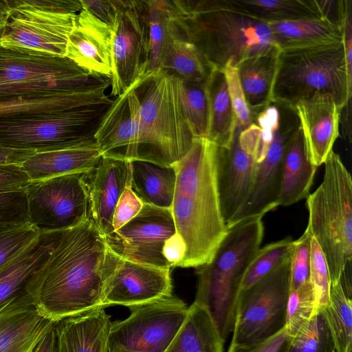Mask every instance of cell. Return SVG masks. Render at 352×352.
Returning <instances> with one entry per match:
<instances>
[{
    "label": "cell",
    "mask_w": 352,
    "mask_h": 352,
    "mask_svg": "<svg viewBox=\"0 0 352 352\" xmlns=\"http://www.w3.org/2000/svg\"><path fill=\"white\" fill-rule=\"evenodd\" d=\"M114 30L87 10L76 16L65 57L92 74L110 78Z\"/></svg>",
    "instance_id": "21"
},
{
    "label": "cell",
    "mask_w": 352,
    "mask_h": 352,
    "mask_svg": "<svg viewBox=\"0 0 352 352\" xmlns=\"http://www.w3.org/2000/svg\"><path fill=\"white\" fill-rule=\"evenodd\" d=\"M143 204L144 203L131 190V186L126 188L114 210L112 220L113 232L136 216Z\"/></svg>",
    "instance_id": "47"
},
{
    "label": "cell",
    "mask_w": 352,
    "mask_h": 352,
    "mask_svg": "<svg viewBox=\"0 0 352 352\" xmlns=\"http://www.w3.org/2000/svg\"><path fill=\"white\" fill-rule=\"evenodd\" d=\"M177 24L212 68L279 53L268 24L220 0H173Z\"/></svg>",
    "instance_id": "3"
},
{
    "label": "cell",
    "mask_w": 352,
    "mask_h": 352,
    "mask_svg": "<svg viewBox=\"0 0 352 352\" xmlns=\"http://www.w3.org/2000/svg\"><path fill=\"white\" fill-rule=\"evenodd\" d=\"M280 52L340 43L342 30L322 18L267 23Z\"/></svg>",
    "instance_id": "29"
},
{
    "label": "cell",
    "mask_w": 352,
    "mask_h": 352,
    "mask_svg": "<svg viewBox=\"0 0 352 352\" xmlns=\"http://www.w3.org/2000/svg\"><path fill=\"white\" fill-rule=\"evenodd\" d=\"M28 222L25 188L0 191V230L20 227Z\"/></svg>",
    "instance_id": "43"
},
{
    "label": "cell",
    "mask_w": 352,
    "mask_h": 352,
    "mask_svg": "<svg viewBox=\"0 0 352 352\" xmlns=\"http://www.w3.org/2000/svg\"><path fill=\"white\" fill-rule=\"evenodd\" d=\"M36 152L0 147V164H21Z\"/></svg>",
    "instance_id": "54"
},
{
    "label": "cell",
    "mask_w": 352,
    "mask_h": 352,
    "mask_svg": "<svg viewBox=\"0 0 352 352\" xmlns=\"http://www.w3.org/2000/svg\"><path fill=\"white\" fill-rule=\"evenodd\" d=\"M121 258L87 219L55 233L52 248L28 287L33 303L58 321L102 307L104 288ZM104 308V307H103Z\"/></svg>",
    "instance_id": "1"
},
{
    "label": "cell",
    "mask_w": 352,
    "mask_h": 352,
    "mask_svg": "<svg viewBox=\"0 0 352 352\" xmlns=\"http://www.w3.org/2000/svg\"><path fill=\"white\" fill-rule=\"evenodd\" d=\"M149 33V64L148 72L159 69L165 50L178 28L173 1H146Z\"/></svg>",
    "instance_id": "36"
},
{
    "label": "cell",
    "mask_w": 352,
    "mask_h": 352,
    "mask_svg": "<svg viewBox=\"0 0 352 352\" xmlns=\"http://www.w3.org/2000/svg\"><path fill=\"white\" fill-rule=\"evenodd\" d=\"M218 146L195 138L175 164L176 184L171 212L176 233L186 245L180 267L209 263L225 236L217 183Z\"/></svg>",
    "instance_id": "2"
},
{
    "label": "cell",
    "mask_w": 352,
    "mask_h": 352,
    "mask_svg": "<svg viewBox=\"0 0 352 352\" xmlns=\"http://www.w3.org/2000/svg\"><path fill=\"white\" fill-rule=\"evenodd\" d=\"M186 252V245L182 236L175 233L166 240L162 254L171 267H178L183 261Z\"/></svg>",
    "instance_id": "53"
},
{
    "label": "cell",
    "mask_w": 352,
    "mask_h": 352,
    "mask_svg": "<svg viewBox=\"0 0 352 352\" xmlns=\"http://www.w3.org/2000/svg\"><path fill=\"white\" fill-rule=\"evenodd\" d=\"M6 16L3 19H0V36L1 34L2 30H3L4 25H5Z\"/></svg>",
    "instance_id": "57"
},
{
    "label": "cell",
    "mask_w": 352,
    "mask_h": 352,
    "mask_svg": "<svg viewBox=\"0 0 352 352\" xmlns=\"http://www.w3.org/2000/svg\"><path fill=\"white\" fill-rule=\"evenodd\" d=\"M56 322L38 311L30 295L11 303L0 311V352H32Z\"/></svg>",
    "instance_id": "24"
},
{
    "label": "cell",
    "mask_w": 352,
    "mask_h": 352,
    "mask_svg": "<svg viewBox=\"0 0 352 352\" xmlns=\"http://www.w3.org/2000/svg\"><path fill=\"white\" fill-rule=\"evenodd\" d=\"M278 54L253 57L237 65L241 85L252 121L272 102Z\"/></svg>",
    "instance_id": "30"
},
{
    "label": "cell",
    "mask_w": 352,
    "mask_h": 352,
    "mask_svg": "<svg viewBox=\"0 0 352 352\" xmlns=\"http://www.w3.org/2000/svg\"><path fill=\"white\" fill-rule=\"evenodd\" d=\"M30 182L21 164H0V191L25 188Z\"/></svg>",
    "instance_id": "50"
},
{
    "label": "cell",
    "mask_w": 352,
    "mask_h": 352,
    "mask_svg": "<svg viewBox=\"0 0 352 352\" xmlns=\"http://www.w3.org/2000/svg\"><path fill=\"white\" fill-rule=\"evenodd\" d=\"M81 10L80 0H10L0 45L65 56Z\"/></svg>",
    "instance_id": "10"
},
{
    "label": "cell",
    "mask_w": 352,
    "mask_h": 352,
    "mask_svg": "<svg viewBox=\"0 0 352 352\" xmlns=\"http://www.w3.org/2000/svg\"><path fill=\"white\" fill-rule=\"evenodd\" d=\"M320 16L331 23L342 28L346 1L316 0Z\"/></svg>",
    "instance_id": "52"
},
{
    "label": "cell",
    "mask_w": 352,
    "mask_h": 352,
    "mask_svg": "<svg viewBox=\"0 0 352 352\" xmlns=\"http://www.w3.org/2000/svg\"><path fill=\"white\" fill-rule=\"evenodd\" d=\"M175 233L170 208L144 204L136 216L105 237L111 250L122 259L170 269L162 250Z\"/></svg>",
    "instance_id": "15"
},
{
    "label": "cell",
    "mask_w": 352,
    "mask_h": 352,
    "mask_svg": "<svg viewBox=\"0 0 352 352\" xmlns=\"http://www.w3.org/2000/svg\"><path fill=\"white\" fill-rule=\"evenodd\" d=\"M310 277L317 307H324L329 302L330 277L326 259L313 236L310 243Z\"/></svg>",
    "instance_id": "45"
},
{
    "label": "cell",
    "mask_w": 352,
    "mask_h": 352,
    "mask_svg": "<svg viewBox=\"0 0 352 352\" xmlns=\"http://www.w3.org/2000/svg\"><path fill=\"white\" fill-rule=\"evenodd\" d=\"M41 234L30 223L0 230V272Z\"/></svg>",
    "instance_id": "42"
},
{
    "label": "cell",
    "mask_w": 352,
    "mask_h": 352,
    "mask_svg": "<svg viewBox=\"0 0 352 352\" xmlns=\"http://www.w3.org/2000/svg\"><path fill=\"white\" fill-rule=\"evenodd\" d=\"M278 104L280 118L273 140L265 157L255 164L247 199L227 227L248 217L264 216L278 207L283 155L289 142L300 126L295 109L285 104Z\"/></svg>",
    "instance_id": "16"
},
{
    "label": "cell",
    "mask_w": 352,
    "mask_h": 352,
    "mask_svg": "<svg viewBox=\"0 0 352 352\" xmlns=\"http://www.w3.org/2000/svg\"><path fill=\"white\" fill-rule=\"evenodd\" d=\"M352 1H346L343 23L342 25V45L349 82L352 87Z\"/></svg>",
    "instance_id": "51"
},
{
    "label": "cell",
    "mask_w": 352,
    "mask_h": 352,
    "mask_svg": "<svg viewBox=\"0 0 352 352\" xmlns=\"http://www.w3.org/2000/svg\"><path fill=\"white\" fill-rule=\"evenodd\" d=\"M292 253L263 278L239 291L231 345L258 344L285 328Z\"/></svg>",
    "instance_id": "11"
},
{
    "label": "cell",
    "mask_w": 352,
    "mask_h": 352,
    "mask_svg": "<svg viewBox=\"0 0 352 352\" xmlns=\"http://www.w3.org/2000/svg\"><path fill=\"white\" fill-rule=\"evenodd\" d=\"M287 352H336L322 308L292 337Z\"/></svg>",
    "instance_id": "39"
},
{
    "label": "cell",
    "mask_w": 352,
    "mask_h": 352,
    "mask_svg": "<svg viewBox=\"0 0 352 352\" xmlns=\"http://www.w3.org/2000/svg\"><path fill=\"white\" fill-rule=\"evenodd\" d=\"M54 349L55 333L54 325L37 343L32 352H54Z\"/></svg>",
    "instance_id": "55"
},
{
    "label": "cell",
    "mask_w": 352,
    "mask_h": 352,
    "mask_svg": "<svg viewBox=\"0 0 352 352\" xmlns=\"http://www.w3.org/2000/svg\"><path fill=\"white\" fill-rule=\"evenodd\" d=\"M232 10L265 23L322 18L316 0H220Z\"/></svg>",
    "instance_id": "35"
},
{
    "label": "cell",
    "mask_w": 352,
    "mask_h": 352,
    "mask_svg": "<svg viewBox=\"0 0 352 352\" xmlns=\"http://www.w3.org/2000/svg\"><path fill=\"white\" fill-rule=\"evenodd\" d=\"M223 344L207 309L193 302L166 352H223Z\"/></svg>",
    "instance_id": "32"
},
{
    "label": "cell",
    "mask_w": 352,
    "mask_h": 352,
    "mask_svg": "<svg viewBox=\"0 0 352 352\" xmlns=\"http://www.w3.org/2000/svg\"><path fill=\"white\" fill-rule=\"evenodd\" d=\"M149 55L146 1L122 0L112 43L111 96L120 95L147 72Z\"/></svg>",
    "instance_id": "14"
},
{
    "label": "cell",
    "mask_w": 352,
    "mask_h": 352,
    "mask_svg": "<svg viewBox=\"0 0 352 352\" xmlns=\"http://www.w3.org/2000/svg\"><path fill=\"white\" fill-rule=\"evenodd\" d=\"M56 232L42 234L0 272V311L30 295L28 285L50 252Z\"/></svg>",
    "instance_id": "27"
},
{
    "label": "cell",
    "mask_w": 352,
    "mask_h": 352,
    "mask_svg": "<svg viewBox=\"0 0 352 352\" xmlns=\"http://www.w3.org/2000/svg\"><path fill=\"white\" fill-rule=\"evenodd\" d=\"M130 309L127 318L111 323L107 352H166L188 307L172 295Z\"/></svg>",
    "instance_id": "12"
},
{
    "label": "cell",
    "mask_w": 352,
    "mask_h": 352,
    "mask_svg": "<svg viewBox=\"0 0 352 352\" xmlns=\"http://www.w3.org/2000/svg\"><path fill=\"white\" fill-rule=\"evenodd\" d=\"M316 170L299 126L283 155L278 206H289L307 198Z\"/></svg>",
    "instance_id": "28"
},
{
    "label": "cell",
    "mask_w": 352,
    "mask_h": 352,
    "mask_svg": "<svg viewBox=\"0 0 352 352\" xmlns=\"http://www.w3.org/2000/svg\"><path fill=\"white\" fill-rule=\"evenodd\" d=\"M131 188L146 204L170 208L173 204L176 170L144 161L131 162Z\"/></svg>",
    "instance_id": "31"
},
{
    "label": "cell",
    "mask_w": 352,
    "mask_h": 352,
    "mask_svg": "<svg viewBox=\"0 0 352 352\" xmlns=\"http://www.w3.org/2000/svg\"><path fill=\"white\" fill-rule=\"evenodd\" d=\"M107 82L109 77L90 74L65 56L0 45V98Z\"/></svg>",
    "instance_id": "9"
},
{
    "label": "cell",
    "mask_w": 352,
    "mask_h": 352,
    "mask_svg": "<svg viewBox=\"0 0 352 352\" xmlns=\"http://www.w3.org/2000/svg\"><path fill=\"white\" fill-rule=\"evenodd\" d=\"M170 269L121 259L107 280L102 307L123 305L129 309L172 296Z\"/></svg>",
    "instance_id": "18"
},
{
    "label": "cell",
    "mask_w": 352,
    "mask_h": 352,
    "mask_svg": "<svg viewBox=\"0 0 352 352\" xmlns=\"http://www.w3.org/2000/svg\"><path fill=\"white\" fill-rule=\"evenodd\" d=\"M222 71L225 75L229 98L236 120L243 129H246L253 121L241 85L238 68L228 64Z\"/></svg>",
    "instance_id": "46"
},
{
    "label": "cell",
    "mask_w": 352,
    "mask_h": 352,
    "mask_svg": "<svg viewBox=\"0 0 352 352\" xmlns=\"http://www.w3.org/2000/svg\"><path fill=\"white\" fill-rule=\"evenodd\" d=\"M131 162L102 156L94 168L83 173L87 219L105 236L113 232L114 210L126 188L131 186Z\"/></svg>",
    "instance_id": "19"
},
{
    "label": "cell",
    "mask_w": 352,
    "mask_h": 352,
    "mask_svg": "<svg viewBox=\"0 0 352 352\" xmlns=\"http://www.w3.org/2000/svg\"><path fill=\"white\" fill-rule=\"evenodd\" d=\"M83 173L31 182L26 187L28 222L41 234L61 232L87 219Z\"/></svg>",
    "instance_id": "13"
},
{
    "label": "cell",
    "mask_w": 352,
    "mask_h": 352,
    "mask_svg": "<svg viewBox=\"0 0 352 352\" xmlns=\"http://www.w3.org/2000/svg\"><path fill=\"white\" fill-rule=\"evenodd\" d=\"M112 101L54 113L0 117V147L38 153L96 144L95 133Z\"/></svg>",
    "instance_id": "8"
},
{
    "label": "cell",
    "mask_w": 352,
    "mask_h": 352,
    "mask_svg": "<svg viewBox=\"0 0 352 352\" xmlns=\"http://www.w3.org/2000/svg\"><path fill=\"white\" fill-rule=\"evenodd\" d=\"M263 217H248L228 226L211 261L196 267L194 302L207 309L224 343L233 331L242 279L263 241Z\"/></svg>",
    "instance_id": "4"
},
{
    "label": "cell",
    "mask_w": 352,
    "mask_h": 352,
    "mask_svg": "<svg viewBox=\"0 0 352 352\" xmlns=\"http://www.w3.org/2000/svg\"><path fill=\"white\" fill-rule=\"evenodd\" d=\"M110 82L79 89L32 92L0 98V117L49 113L112 100Z\"/></svg>",
    "instance_id": "23"
},
{
    "label": "cell",
    "mask_w": 352,
    "mask_h": 352,
    "mask_svg": "<svg viewBox=\"0 0 352 352\" xmlns=\"http://www.w3.org/2000/svg\"><path fill=\"white\" fill-rule=\"evenodd\" d=\"M82 8L87 10L115 30L122 0L94 1L80 0Z\"/></svg>",
    "instance_id": "48"
},
{
    "label": "cell",
    "mask_w": 352,
    "mask_h": 352,
    "mask_svg": "<svg viewBox=\"0 0 352 352\" xmlns=\"http://www.w3.org/2000/svg\"><path fill=\"white\" fill-rule=\"evenodd\" d=\"M318 309L312 285L289 289L285 328L287 333L294 336Z\"/></svg>",
    "instance_id": "41"
},
{
    "label": "cell",
    "mask_w": 352,
    "mask_h": 352,
    "mask_svg": "<svg viewBox=\"0 0 352 352\" xmlns=\"http://www.w3.org/2000/svg\"><path fill=\"white\" fill-rule=\"evenodd\" d=\"M294 246V241L288 236L260 248L245 272L240 290L248 288L274 270L292 254Z\"/></svg>",
    "instance_id": "40"
},
{
    "label": "cell",
    "mask_w": 352,
    "mask_h": 352,
    "mask_svg": "<svg viewBox=\"0 0 352 352\" xmlns=\"http://www.w3.org/2000/svg\"><path fill=\"white\" fill-rule=\"evenodd\" d=\"M10 7V0H0V19H3Z\"/></svg>",
    "instance_id": "56"
},
{
    "label": "cell",
    "mask_w": 352,
    "mask_h": 352,
    "mask_svg": "<svg viewBox=\"0 0 352 352\" xmlns=\"http://www.w3.org/2000/svg\"><path fill=\"white\" fill-rule=\"evenodd\" d=\"M133 91L139 102L135 160L173 166L194 138L182 107L177 77L162 69L148 72L134 82Z\"/></svg>",
    "instance_id": "5"
},
{
    "label": "cell",
    "mask_w": 352,
    "mask_h": 352,
    "mask_svg": "<svg viewBox=\"0 0 352 352\" xmlns=\"http://www.w3.org/2000/svg\"><path fill=\"white\" fill-rule=\"evenodd\" d=\"M178 78L182 107L195 138H207L209 106L205 84Z\"/></svg>",
    "instance_id": "38"
},
{
    "label": "cell",
    "mask_w": 352,
    "mask_h": 352,
    "mask_svg": "<svg viewBox=\"0 0 352 352\" xmlns=\"http://www.w3.org/2000/svg\"><path fill=\"white\" fill-rule=\"evenodd\" d=\"M292 339L285 329L258 344L245 346L230 345L228 352H287Z\"/></svg>",
    "instance_id": "49"
},
{
    "label": "cell",
    "mask_w": 352,
    "mask_h": 352,
    "mask_svg": "<svg viewBox=\"0 0 352 352\" xmlns=\"http://www.w3.org/2000/svg\"><path fill=\"white\" fill-rule=\"evenodd\" d=\"M159 69L182 80L205 84L214 68L178 25L165 50Z\"/></svg>",
    "instance_id": "34"
},
{
    "label": "cell",
    "mask_w": 352,
    "mask_h": 352,
    "mask_svg": "<svg viewBox=\"0 0 352 352\" xmlns=\"http://www.w3.org/2000/svg\"><path fill=\"white\" fill-rule=\"evenodd\" d=\"M111 324L103 307L58 320L54 352H107Z\"/></svg>",
    "instance_id": "25"
},
{
    "label": "cell",
    "mask_w": 352,
    "mask_h": 352,
    "mask_svg": "<svg viewBox=\"0 0 352 352\" xmlns=\"http://www.w3.org/2000/svg\"><path fill=\"white\" fill-rule=\"evenodd\" d=\"M352 299L340 282L331 285L328 304L322 307L330 328L336 352L352 350Z\"/></svg>",
    "instance_id": "37"
},
{
    "label": "cell",
    "mask_w": 352,
    "mask_h": 352,
    "mask_svg": "<svg viewBox=\"0 0 352 352\" xmlns=\"http://www.w3.org/2000/svg\"><path fill=\"white\" fill-rule=\"evenodd\" d=\"M101 154L96 144L35 153L21 165L31 182L86 173L98 164Z\"/></svg>",
    "instance_id": "26"
},
{
    "label": "cell",
    "mask_w": 352,
    "mask_h": 352,
    "mask_svg": "<svg viewBox=\"0 0 352 352\" xmlns=\"http://www.w3.org/2000/svg\"><path fill=\"white\" fill-rule=\"evenodd\" d=\"M311 163L318 167L339 136L340 110L329 95H315L294 106Z\"/></svg>",
    "instance_id": "22"
},
{
    "label": "cell",
    "mask_w": 352,
    "mask_h": 352,
    "mask_svg": "<svg viewBox=\"0 0 352 352\" xmlns=\"http://www.w3.org/2000/svg\"><path fill=\"white\" fill-rule=\"evenodd\" d=\"M324 164L322 183L306 198L307 228L324 254L331 285H334L344 272H351L352 179L333 151Z\"/></svg>",
    "instance_id": "6"
},
{
    "label": "cell",
    "mask_w": 352,
    "mask_h": 352,
    "mask_svg": "<svg viewBox=\"0 0 352 352\" xmlns=\"http://www.w3.org/2000/svg\"><path fill=\"white\" fill-rule=\"evenodd\" d=\"M261 129L252 123L243 129L237 121L228 148L218 146L217 183L223 218L227 226L249 194Z\"/></svg>",
    "instance_id": "17"
},
{
    "label": "cell",
    "mask_w": 352,
    "mask_h": 352,
    "mask_svg": "<svg viewBox=\"0 0 352 352\" xmlns=\"http://www.w3.org/2000/svg\"><path fill=\"white\" fill-rule=\"evenodd\" d=\"M312 235L307 228L294 241L290 267V289H298L311 285L310 277V243Z\"/></svg>",
    "instance_id": "44"
},
{
    "label": "cell",
    "mask_w": 352,
    "mask_h": 352,
    "mask_svg": "<svg viewBox=\"0 0 352 352\" xmlns=\"http://www.w3.org/2000/svg\"><path fill=\"white\" fill-rule=\"evenodd\" d=\"M317 94L332 96L340 111L351 100L342 42L278 54L272 102L294 108Z\"/></svg>",
    "instance_id": "7"
},
{
    "label": "cell",
    "mask_w": 352,
    "mask_h": 352,
    "mask_svg": "<svg viewBox=\"0 0 352 352\" xmlns=\"http://www.w3.org/2000/svg\"><path fill=\"white\" fill-rule=\"evenodd\" d=\"M134 83L113 100L95 133L101 156L135 160L139 129V102Z\"/></svg>",
    "instance_id": "20"
},
{
    "label": "cell",
    "mask_w": 352,
    "mask_h": 352,
    "mask_svg": "<svg viewBox=\"0 0 352 352\" xmlns=\"http://www.w3.org/2000/svg\"><path fill=\"white\" fill-rule=\"evenodd\" d=\"M208 106L209 125L207 139L217 146H230L237 120L229 98L222 70L213 69L205 83Z\"/></svg>",
    "instance_id": "33"
}]
</instances>
